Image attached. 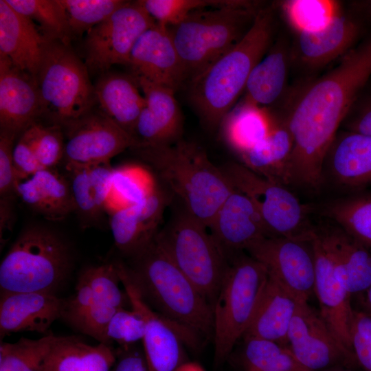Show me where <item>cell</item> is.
Segmentation results:
<instances>
[{
    "mask_svg": "<svg viewBox=\"0 0 371 371\" xmlns=\"http://www.w3.org/2000/svg\"><path fill=\"white\" fill-rule=\"evenodd\" d=\"M75 203V212L84 227L97 223L102 217L113 191L115 169L110 163L87 166L65 164Z\"/></svg>",
    "mask_w": 371,
    "mask_h": 371,
    "instance_id": "obj_25",
    "label": "cell"
},
{
    "mask_svg": "<svg viewBox=\"0 0 371 371\" xmlns=\"http://www.w3.org/2000/svg\"><path fill=\"white\" fill-rule=\"evenodd\" d=\"M371 75V43L348 54L300 96L285 122L293 140L284 183L317 189L338 128Z\"/></svg>",
    "mask_w": 371,
    "mask_h": 371,
    "instance_id": "obj_1",
    "label": "cell"
},
{
    "mask_svg": "<svg viewBox=\"0 0 371 371\" xmlns=\"http://www.w3.org/2000/svg\"><path fill=\"white\" fill-rule=\"evenodd\" d=\"M208 229L228 258L271 236L252 202L236 189L221 205Z\"/></svg>",
    "mask_w": 371,
    "mask_h": 371,
    "instance_id": "obj_21",
    "label": "cell"
},
{
    "mask_svg": "<svg viewBox=\"0 0 371 371\" xmlns=\"http://www.w3.org/2000/svg\"><path fill=\"white\" fill-rule=\"evenodd\" d=\"M259 10L257 3L236 0L226 6L192 12L168 27L187 80L233 48L248 32Z\"/></svg>",
    "mask_w": 371,
    "mask_h": 371,
    "instance_id": "obj_6",
    "label": "cell"
},
{
    "mask_svg": "<svg viewBox=\"0 0 371 371\" xmlns=\"http://www.w3.org/2000/svg\"><path fill=\"white\" fill-rule=\"evenodd\" d=\"M21 14L30 19L45 38L69 45L71 35L66 12L60 0H6Z\"/></svg>",
    "mask_w": 371,
    "mask_h": 371,
    "instance_id": "obj_37",
    "label": "cell"
},
{
    "mask_svg": "<svg viewBox=\"0 0 371 371\" xmlns=\"http://www.w3.org/2000/svg\"><path fill=\"white\" fill-rule=\"evenodd\" d=\"M131 75L177 91L187 76L168 27L155 24L135 44L128 64Z\"/></svg>",
    "mask_w": 371,
    "mask_h": 371,
    "instance_id": "obj_18",
    "label": "cell"
},
{
    "mask_svg": "<svg viewBox=\"0 0 371 371\" xmlns=\"http://www.w3.org/2000/svg\"><path fill=\"white\" fill-rule=\"evenodd\" d=\"M208 227L183 207L156 239L170 259L212 305L228 265V257Z\"/></svg>",
    "mask_w": 371,
    "mask_h": 371,
    "instance_id": "obj_9",
    "label": "cell"
},
{
    "mask_svg": "<svg viewBox=\"0 0 371 371\" xmlns=\"http://www.w3.org/2000/svg\"><path fill=\"white\" fill-rule=\"evenodd\" d=\"M145 324L142 317L133 309H119L111 319L106 331L109 345L113 341L121 347L133 346L142 341Z\"/></svg>",
    "mask_w": 371,
    "mask_h": 371,
    "instance_id": "obj_45",
    "label": "cell"
},
{
    "mask_svg": "<svg viewBox=\"0 0 371 371\" xmlns=\"http://www.w3.org/2000/svg\"><path fill=\"white\" fill-rule=\"evenodd\" d=\"M228 259L212 304L214 362L216 366L229 359L234 346L248 329L269 276L265 267L248 254L240 252Z\"/></svg>",
    "mask_w": 371,
    "mask_h": 371,
    "instance_id": "obj_7",
    "label": "cell"
},
{
    "mask_svg": "<svg viewBox=\"0 0 371 371\" xmlns=\"http://www.w3.org/2000/svg\"><path fill=\"white\" fill-rule=\"evenodd\" d=\"M292 147L286 124L276 121L267 137L240 159L241 164L256 173L283 184Z\"/></svg>",
    "mask_w": 371,
    "mask_h": 371,
    "instance_id": "obj_34",
    "label": "cell"
},
{
    "mask_svg": "<svg viewBox=\"0 0 371 371\" xmlns=\"http://www.w3.org/2000/svg\"><path fill=\"white\" fill-rule=\"evenodd\" d=\"M170 192L157 183L143 201L118 208L109 218V226L117 249L131 257L146 247L157 234Z\"/></svg>",
    "mask_w": 371,
    "mask_h": 371,
    "instance_id": "obj_20",
    "label": "cell"
},
{
    "mask_svg": "<svg viewBox=\"0 0 371 371\" xmlns=\"http://www.w3.org/2000/svg\"><path fill=\"white\" fill-rule=\"evenodd\" d=\"M131 150L153 169L182 207L207 227L234 190L222 169L196 143L181 139L170 145Z\"/></svg>",
    "mask_w": 371,
    "mask_h": 371,
    "instance_id": "obj_3",
    "label": "cell"
},
{
    "mask_svg": "<svg viewBox=\"0 0 371 371\" xmlns=\"http://www.w3.org/2000/svg\"><path fill=\"white\" fill-rule=\"evenodd\" d=\"M115 262L89 266L80 273L74 295L64 300L61 318L76 330L105 342L114 314L129 305Z\"/></svg>",
    "mask_w": 371,
    "mask_h": 371,
    "instance_id": "obj_11",
    "label": "cell"
},
{
    "mask_svg": "<svg viewBox=\"0 0 371 371\" xmlns=\"http://www.w3.org/2000/svg\"><path fill=\"white\" fill-rule=\"evenodd\" d=\"M175 371H205V369L198 363L192 361H185L181 364Z\"/></svg>",
    "mask_w": 371,
    "mask_h": 371,
    "instance_id": "obj_52",
    "label": "cell"
},
{
    "mask_svg": "<svg viewBox=\"0 0 371 371\" xmlns=\"http://www.w3.org/2000/svg\"><path fill=\"white\" fill-rule=\"evenodd\" d=\"M272 30L271 8L260 9L248 32L233 48L188 80L190 101L208 127L219 126L245 91L251 70L269 45Z\"/></svg>",
    "mask_w": 371,
    "mask_h": 371,
    "instance_id": "obj_4",
    "label": "cell"
},
{
    "mask_svg": "<svg viewBox=\"0 0 371 371\" xmlns=\"http://www.w3.org/2000/svg\"><path fill=\"white\" fill-rule=\"evenodd\" d=\"M55 337L48 335L37 339L21 337L14 343L1 341L0 371H43Z\"/></svg>",
    "mask_w": 371,
    "mask_h": 371,
    "instance_id": "obj_39",
    "label": "cell"
},
{
    "mask_svg": "<svg viewBox=\"0 0 371 371\" xmlns=\"http://www.w3.org/2000/svg\"><path fill=\"white\" fill-rule=\"evenodd\" d=\"M61 128L65 137V164L109 163L125 150L140 146L139 142L98 109Z\"/></svg>",
    "mask_w": 371,
    "mask_h": 371,
    "instance_id": "obj_14",
    "label": "cell"
},
{
    "mask_svg": "<svg viewBox=\"0 0 371 371\" xmlns=\"http://www.w3.org/2000/svg\"><path fill=\"white\" fill-rule=\"evenodd\" d=\"M329 152L330 171L337 183L350 188L371 183V136L346 133L335 139Z\"/></svg>",
    "mask_w": 371,
    "mask_h": 371,
    "instance_id": "obj_33",
    "label": "cell"
},
{
    "mask_svg": "<svg viewBox=\"0 0 371 371\" xmlns=\"http://www.w3.org/2000/svg\"><path fill=\"white\" fill-rule=\"evenodd\" d=\"M16 137L0 131V195L15 194L17 183L13 160Z\"/></svg>",
    "mask_w": 371,
    "mask_h": 371,
    "instance_id": "obj_47",
    "label": "cell"
},
{
    "mask_svg": "<svg viewBox=\"0 0 371 371\" xmlns=\"http://www.w3.org/2000/svg\"><path fill=\"white\" fill-rule=\"evenodd\" d=\"M323 212L351 236L371 247V196L329 203Z\"/></svg>",
    "mask_w": 371,
    "mask_h": 371,
    "instance_id": "obj_38",
    "label": "cell"
},
{
    "mask_svg": "<svg viewBox=\"0 0 371 371\" xmlns=\"http://www.w3.org/2000/svg\"><path fill=\"white\" fill-rule=\"evenodd\" d=\"M286 76V53L282 48L276 47L251 70L245 98L263 107L275 102L284 91Z\"/></svg>",
    "mask_w": 371,
    "mask_h": 371,
    "instance_id": "obj_35",
    "label": "cell"
},
{
    "mask_svg": "<svg viewBox=\"0 0 371 371\" xmlns=\"http://www.w3.org/2000/svg\"><path fill=\"white\" fill-rule=\"evenodd\" d=\"M221 168L234 189L254 205L271 236L311 240L314 227L308 223V210L283 184L241 163L229 162Z\"/></svg>",
    "mask_w": 371,
    "mask_h": 371,
    "instance_id": "obj_10",
    "label": "cell"
},
{
    "mask_svg": "<svg viewBox=\"0 0 371 371\" xmlns=\"http://www.w3.org/2000/svg\"><path fill=\"white\" fill-rule=\"evenodd\" d=\"M128 258V275L151 308L200 337H212V305L170 259L156 236Z\"/></svg>",
    "mask_w": 371,
    "mask_h": 371,
    "instance_id": "obj_2",
    "label": "cell"
},
{
    "mask_svg": "<svg viewBox=\"0 0 371 371\" xmlns=\"http://www.w3.org/2000/svg\"><path fill=\"white\" fill-rule=\"evenodd\" d=\"M94 89L98 109L135 139L146 100L133 76L107 71L100 76Z\"/></svg>",
    "mask_w": 371,
    "mask_h": 371,
    "instance_id": "obj_28",
    "label": "cell"
},
{
    "mask_svg": "<svg viewBox=\"0 0 371 371\" xmlns=\"http://www.w3.org/2000/svg\"><path fill=\"white\" fill-rule=\"evenodd\" d=\"M246 251L300 300L308 302L315 287V260L311 240L266 236L250 245Z\"/></svg>",
    "mask_w": 371,
    "mask_h": 371,
    "instance_id": "obj_16",
    "label": "cell"
},
{
    "mask_svg": "<svg viewBox=\"0 0 371 371\" xmlns=\"http://www.w3.org/2000/svg\"><path fill=\"white\" fill-rule=\"evenodd\" d=\"M287 348L311 371L335 367L350 368L357 363L353 354L337 340L319 311L308 302L298 304L291 320Z\"/></svg>",
    "mask_w": 371,
    "mask_h": 371,
    "instance_id": "obj_15",
    "label": "cell"
},
{
    "mask_svg": "<svg viewBox=\"0 0 371 371\" xmlns=\"http://www.w3.org/2000/svg\"><path fill=\"white\" fill-rule=\"evenodd\" d=\"M366 302L368 304V306L371 312V286L366 291Z\"/></svg>",
    "mask_w": 371,
    "mask_h": 371,
    "instance_id": "obj_53",
    "label": "cell"
},
{
    "mask_svg": "<svg viewBox=\"0 0 371 371\" xmlns=\"http://www.w3.org/2000/svg\"><path fill=\"white\" fill-rule=\"evenodd\" d=\"M321 230L341 284L350 295L367 291L371 286V254L366 247L341 227Z\"/></svg>",
    "mask_w": 371,
    "mask_h": 371,
    "instance_id": "obj_29",
    "label": "cell"
},
{
    "mask_svg": "<svg viewBox=\"0 0 371 371\" xmlns=\"http://www.w3.org/2000/svg\"><path fill=\"white\" fill-rule=\"evenodd\" d=\"M358 33L357 23L341 12L321 29L297 33L299 57L308 66L324 65L347 51Z\"/></svg>",
    "mask_w": 371,
    "mask_h": 371,
    "instance_id": "obj_31",
    "label": "cell"
},
{
    "mask_svg": "<svg viewBox=\"0 0 371 371\" xmlns=\"http://www.w3.org/2000/svg\"><path fill=\"white\" fill-rule=\"evenodd\" d=\"M68 19L71 38L87 33L124 5L123 0H60Z\"/></svg>",
    "mask_w": 371,
    "mask_h": 371,
    "instance_id": "obj_41",
    "label": "cell"
},
{
    "mask_svg": "<svg viewBox=\"0 0 371 371\" xmlns=\"http://www.w3.org/2000/svg\"><path fill=\"white\" fill-rule=\"evenodd\" d=\"M46 40L30 19L0 0V54L35 78Z\"/></svg>",
    "mask_w": 371,
    "mask_h": 371,
    "instance_id": "obj_24",
    "label": "cell"
},
{
    "mask_svg": "<svg viewBox=\"0 0 371 371\" xmlns=\"http://www.w3.org/2000/svg\"><path fill=\"white\" fill-rule=\"evenodd\" d=\"M13 160L17 183L43 169L26 134L23 132L14 143Z\"/></svg>",
    "mask_w": 371,
    "mask_h": 371,
    "instance_id": "obj_48",
    "label": "cell"
},
{
    "mask_svg": "<svg viewBox=\"0 0 371 371\" xmlns=\"http://www.w3.org/2000/svg\"><path fill=\"white\" fill-rule=\"evenodd\" d=\"M276 122L267 108L244 98L225 115L219 127L224 143L240 157L264 140Z\"/></svg>",
    "mask_w": 371,
    "mask_h": 371,
    "instance_id": "obj_30",
    "label": "cell"
},
{
    "mask_svg": "<svg viewBox=\"0 0 371 371\" xmlns=\"http://www.w3.org/2000/svg\"><path fill=\"white\" fill-rule=\"evenodd\" d=\"M236 0H140L156 23L166 27L176 25L196 10L226 6Z\"/></svg>",
    "mask_w": 371,
    "mask_h": 371,
    "instance_id": "obj_42",
    "label": "cell"
},
{
    "mask_svg": "<svg viewBox=\"0 0 371 371\" xmlns=\"http://www.w3.org/2000/svg\"><path fill=\"white\" fill-rule=\"evenodd\" d=\"M15 194L35 213L57 221L75 212V203L67 176L54 168H43L16 183Z\"/></svg>",
    "mask_w": 371,
    "mask_h": 371,
    "instance_id": "obj_26",
    "label": "cell"
},
{
    "mask_svg": "<svg viewBox=\"0 0 371 371\" xmlns=\"http://www.w3.org/2000/svg\"><path fill=\"white\" fill-rule=\"evenodd\" d=\"M280 4L286 20L297 33L321 29L341 12L334 1L289 0Z\"/></svg>",
    "mask_w": 371,
    "mask_h": 371,
    "instance_id": "obj_40",
    "label": "cell"
},
{
    "mask_svg": "<svg viewBox=\"0 0 371 371\" xmlns=\"http://www.w3.org/2000/svg\"><path fill=\"white\" fill-rule=\"evenodd\" d=\"M351 131L371 136V102L350 122Z\"/></svg>",
    "mask_w": 371,
    "mask_h": 371,
    "instance_id": "obj_51",
    "label": "cell"
},
{
    "mask_svg": "<svg viewBox=\"0 0 371 371\" xmlns=\"http://www.w3.org/2000/svg\"><path fill=\"white\" fill-rule=\"evenodd\" d=\"M63 304L64 300L52 293H1V339L12 333H46L61 318Z\"/></svg>",
    "mask_w": 371,
    "mask_h": 371,
    "instance_id": "obj_23",
    "label": "cell"
},
{
    "mask_svg": "<svg viewBox=\"0 0 371 371\" xmlns=\"http://www.w3.org/2000/svg\"><path fill=\"white\" fill-rule=\"evenodd\" d=\"M116 357L111 345H89L75 336H56L43 371H111Z\"/></svg>",
    "mask_w": 371,
    "mask_h": 371,
    "instance_id": "obj_32",
    "label": "cell"
},
{
    "mask_svg": "<svg viewBox=\"0 0 371 371\" xmlns=\"http://www.w3.org/2000/svg\"><path fill=\"white\" fill-rule=\"evenodd\" d=\"M155 24L139 1H126L87 33L85 63L89 73L102 74L113 65L127 66L137 41Z\"/></svg>",
    "mask_w": 371,
    "mask_h": 371,
    "instance_id": "obj_12",
    "label": "cell"
},
{
    "mask_svg": "<svg viewBox=\"0 0 371 371\" xmlns=\"http://www.w3.org/2000/svg\"><path fill=\"white\" fill-rule=\"evenodd\" d=\"M73 265L70 247L55 230L32 225L21 231L0 265L1 293H56Z\"/></svg>",
    "mask_w": 371,
    "mask_h": 371,
    "instance_id": "obj_5",
    "label": "cell"
},
{
    "mask_svg": "<svg viewBox=\"0 0 371 371\" xmlns=\"http://www.w3.org/2000/svg\"><path fill=\"white\" fill-rule=\"evenodd\" d=\"M14 221V208L10 196H1L0 199V239L3 245L5 235L12 230Z\"/></svg>",
    "mask_w": 371,
    "mask_h": 371,
    "instance_id": "obj_50",
    "label": "cell"
},
{
    "mask_svg": "<svg viewBox=\"0 0 371 371\" xmlns=\"http://www.w3.org/2000/svg\"><path fill=\"white\" fill-rule=\"evenodd\" d=\"M300 302L269 275L254 316L243 338H257L287 347L290 324Z\"/></svg>",
    "mask_w": 371,
    "mask_h": 371,
    "instance_id": "obj_27",
    "label": "cell"
},
{
    "mask_svg": "<svg viewBox=\"0 0 371 371\" xmlns=\"http://www.w3.org/2000/svg\"><path fill=\"white\" fill-rule=\"evenodd\" d=\"M134 78L146 100L135 131L140 146L170 145L181 140L183 117L175 91L142 78Z\"/></svg>",
    "mask_w": 371,
    "mask_h": 371,
    "instance_id": "obj_22",
    "label": "cell"
},
{
    "mask_svg": "<svg viewBox=\"0 0 371 371\" xmlns=\"http://www.w3.org/2000/svg\"><path fill=\"white\" fill-rule=\"evenodd\" d=\"M368 5H369V8L371 10V1H368Z\"/></svg>",
    "mask_w": 371,
    "mask_h": 371,
    "instance_id": "obj_55",
    "label": "cell"
},
{
    "mask_svg": "<svg viewBox=\"0 0 371 371\" xmlns=\"http://www.w3.org/2000/svg\"><path fill=\"white\" fill-rule=\"evenodd\" d=\"M311 243L315 260L314 292L319 303V313L339 343L353 354L350 337L353 313L350 295L335 276L331 255L321 229L313 228Z\"/></svg>",
    "mask_w": 371,
    "mask_h": 371,
    "instance_id": "obj_17",
    "label": "cell"
},
{
    "mask_svg": "<svg viewBox=\"0 0 371 371\" xmlns=\"http://www.w3.org/2000/svg\"><path fill=\"white\" fill-rule=\"evenodd\" d=\"M43 113L35 78L0 54V131L17 137Z\"/></svg>",
    "mask_w": 371,
    "mask_h": 371,
    "instance_id": "obj_19",
    "label": "cell"
},
{
    "mask_svg": "<svg viewBox=\"0 0 371 371\" xmlns=\"http://www.w3.org/2000/svg\"><path fill=\"white\" fill-rule=\"evenodd\" d=\"M114 262L131 308L139 314L145 324L142 341L148 371H175L186 361L183 345L195 348L201 337L172 323L151 308L132 282L126 263L119 260Z\"/></svg>",
    "mask_w": 371,
    "mask_h": 371,
    "instance_id": "obj_13",
    "label": "cell"
},
{
    "mask_svg": "<svg viewBox=\"0 0 371 371\" xmlns=\"http://www.w3.org/2000/svg\"><path fill=\"white\" fill-rule=\"evenodd\" d=\"M324 371H351L349 368L345 367H335Z\"/></svg>",
    "mask_w": 371,
    "mask_h": 371,
    "instance_id": "obj_54",
    "label": "cell"
},
{
    "mask_svg": "<svg viewBox=\"0 0 371 371\" xmlns=\"http://www.w3.org/2000/svg\"><path fill=\"white\" fill-rule=\"evenodd\" d=\"M156 185L151 175L140 167L125 166L115 169L113 190L123 203V207L143 201Z\"/></svg>",
    "mask_w": 371,
    "mask_h": 371,
    "instance_id": "obj_44",
    "label": "cell"
},
{
    "mask_svg": "<svg viewBox=\"0 0 371 371\" xmlns=\"http://www.w3.org/2000/svg\"><path fill=\"white\" fill-rule=\"evenodd\" d=\"M236 357L241 371H311L286 346L252 337H243Z\"/></svg>",
    "mask_w": 371,
    "mask_h": 371,
    "instance_id": "obj_36",
    "label": "cell"
},
{
    "mask_svg": "<svg viewBox=\"0 0 371 371\" xmlns=\"http://www.w3.org/2000/svg\"><path fill=\"white\" fill-rule=\"evenodd\" d=\"M89 71L69 45L47 39L36 74L43 116L63 126L92 111L97 104Z\"/></svg>",
    "mask_w": 371,
    "mask_h": 371,
    "instance_id": "obj_8",
    "label": "cell"
},
{
    "mask_svg": "<svg viewBox=\"0 0 371 371\" xmlns=\"http://www.w3.org/2000/svg\"><path fill=\"white\" fill-rule=\"evenodd\" d=\"M42 168H54L65 157V140L61 126L37 121L23 131Z\"/></svg>",
    "mask_w": 371,
    "mask_h": 371,
    "instance_id": "obj_43",
    "label": "cell"
},
{
    "mask_svg": "<svg viewBox=\"0 0 371 371\" xmlns=\"http://www.w3.org/2000/svg\"><path fill=\"white\" fill-rule=\"evenodd\" d=\"M116 357L113 371H148L143 349L135 345L121 347Z\"/></svg>",
    "mask_w": 371,
    "mask_h": 371,
    "instance_id": "obj_49",
    "label": "cell"
},
{
    "mask_svg": "<svg viewBox=\"0 0 371 371\" xmlns=\"http://www.w3.org/2000/svg\"><path fill=\"white\" fill-rule=\"evenodd\" d=\"M350 337L357 363L366 371H371V313L353 311Z\"/></svg>",
    "mask_w": 371,
    "mask_h": 371,
    "instance_id": "obj_46",
    "label": "cell"
}]
</instances>
